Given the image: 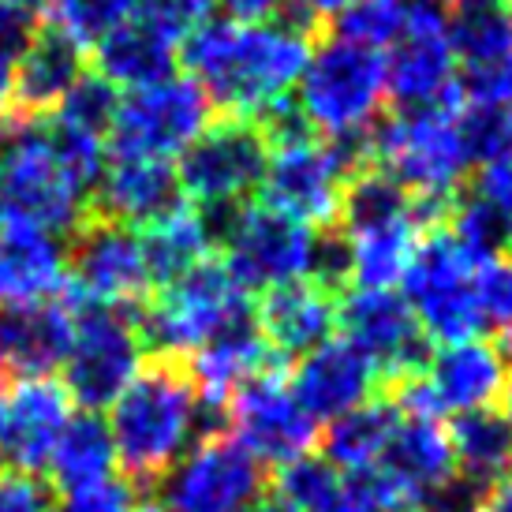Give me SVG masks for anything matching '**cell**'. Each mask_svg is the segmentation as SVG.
<instances>
[{"instance_id":"obj_1","label":"cell","mask_w":512,"mask_h":512,"mask_svg":"<svg viewBox=\"0 0 512 512\" xmlns=\"http://www.w3.org/2000/svg\"><path fill=\"white\" fill-rule=\"evenodd\" d=\"M311 45L288 23H202L184 42V64L217 116L255 120L288 101Z\"/></svg>"},{"instance_id":"obj_2","label":"cell","mask_w":512,"mask_h":512,"mask_svg":"<svg viewBox=\"0 0 512 512\" xmlns=\"http://www.w3.org/2000/svg\"><path fill=\"white\" fill-rule=\"evenodd\" d=\"M199 430V393L191 382L184 356L150 352L139 363L120 397L109 404V434L124 475L143 490L169 475V468L187 453V441Z\"/></svg>"},{"instance_id":"obj_3","label":"cell","mask_w":512,"mask_h":512,"mask_svg":"<svg viewBox=\"0 0 512 512\" xmlns=\"http://www.w3.org/2000/svg\"><path fill=\"white\" fill-rule=\"evenodd\" d=\"M299 113L326 143L367 135L385 116V60L374 49L322 34L299 75Z\"/></svg>"},{"instance_id":"obj_4","label":"cell","mask_w":512,"mask_h":512,"mask_svg":"<svg viewBox=\"0 0 512 512\" xmlns=\"http://www.w3.org/2000/svg\"><path fill=\"white\" fill-rule=\"evenodd\" d=\"M86 202L90 195L60 161L49 124H8L0 139V228L72 232Z\"/></svg>"},{"instance_id":"obj_5","label":"cell","mask_w":512,"mask_h":512,"mask_svg":"<svg viewBox=\"0 0 512 512\" xmlns=\"http://www.w3.org/2000/svg\"><path fill=\"white\" fill-rule=\"evenodd\" d=\"M449 105L385 113L367 131V161L389 172L412 199H456L471 161Z\"/></svg>"},{"instance_id":"obj_6","label":"cell","mask_w":512,"mask_h":512,"mask_svg":"<svg viewBox=\"0 0 512 512\" xmlns=\"http://www.w3.org/2000/svg\"><path fill=\"white\" fill-rule=\"evenodd\" d=\"M243 318H251V299L232 281V273L217 255L199 262L180 281L157 288V296L135 307L146 352L184 359Z\"/></svg>"},{"instance_id":"obj_7","label":"cell","mask_w":512,"mask_h":512,"mask_svg":"<svg viewBox=\"0 0 512 512\" xmlns=\"http://www.w3.org/2000/svg\"><path fill=\"white\" fill-rule=\"evenodd\" d=\"M359 165H367V135L348 143H326L311 135V139L270 146L258 195H262V206L292 217L311 232H333L344 180Z\"/></svg>"},{"instance_id":"obj_8","label":"cell","mask_w":512,"mask_h":512,"mask_svg":"<svg viewBox=\"0 0 512 512\" xmlns=\"http://www.w3.org/2000/svg\"><path fill=\"white\" fill-rule=\"evenodd\" d=\"M270 143L247 116H214L180 154L176 184L184 202L202 214H232L262 187Z\"/></svg>"},{"instance_id":"obj_9","label":"cell","mask_w":512,"mask_h":512,"mask_svg":"<svg viewBox=\"0 0 512 512\" xmlns=\"http://www.w3.org/2000/svg\"><path fill=\"white\" fill-rule=\"evenodd\" d=\"M475 273L479 266L460 251V243L445 225L430 228L415 240L412 262L400 285L408 292L404 303L412 307L427 341H438L445 348L475 341V333L483 329V314L475 299Z\"/></svg>"},{"instance_id":"obj_10","label":"cell","mask_w":512,"mask_h":512,"mask_svg":"<svg viewBox=\"0 0 512 512\" xmlns=\"http://www.w3.org/2000/svg\"><path fill=\"white\" fill-rule=\"evenodd\" d=\"M75 299V329L72 348L64 359V389L68 397L79 400L83 412L109 408L120 389L135 378L139 363L146 359L135 307H101Z\"/></svg>"},{"instance_id":"obj_11","label":"cell","mask_w":512,"mask_h":512,"mask_svg":"<svg viewBox=\"0 0 512 512\" xmlns=\"http://www.w3.org/2000/svg\"><path fill=\"white\" fill-rule=\"evenodd\" d=\"M270 486L266 471L228 430L202 434L150 498L161 512H243Z\"/></svg>"},{"instance_id":"obj_12","label":"cell","mask_w":512,"mask_h":512,"mask_svg":"<svg viewBox=\"0 0 512 512\" xmlns=\"http://www.w3.org/2000/svg\"><path fill=\"white\" fill-rule=\"evenodd\" d=\"M217 236L225 243V270L232 281L251 296V292H266V288L288 285V281H303L311 277L314 266V240L318 232L303 228L292 217L277 214L270 206H240L225 214Z\"/></svg>"},{"instance_id":"obj_13","label":"cell","mask_w":512,"mask_h":512,"mask_svg":"<svg viewBox=\"0 0 512 512\" xmlns=\"http://www.w3.org/2000/svg\"><path fill=\"white\" fill-rule=\"evenodd\" d=\"M214 116V105L191 75H172L169 83H157L120 101L109 131V157L169 161L184 154Z\"/></svg>"},{"instance_id":"obj_14","label":"cell","mask_w":512,"mask_h":512,"mask_svg":"<svg viewBox=\"0 0 512 512\" xmlns=\"http://www.w3.org/2000/svg\"><path fill=\"white\" fill-rule=\"evenodd\" d=\"M505 359L494 344L464 341L441 348L430 356L423 374L389 389L385 397L400 408V415L415 419H441V415L486 412L501 400L505 389Z\"/></svg>"},{"instance_id":"obj_15","label":"cell","mask_w":512,"mask_h":512,"mask_svg":"<svg viewBox=\"0 0 512 512\" xmlns=\"http://www.w3.org/2000/svg\"><path fill=\"white\" fill-rule=\"evenodd\" d=\"M68 288L86 303L139 307L150 299V273L143 262L139 232L86 210L64 243Z\"/></svg>"},{"instance_id":"obj_16","label":"cell","mask_w":512,"mask_h":512,"mask_svg":"<svg viewBox=\"0 0 512 512\" xmlns=\"http://www.w3.org/2000/svg\"><path fill=\"white\" fill-rule=\"evenodd\" d=\"M337 329L378 370V393L404 385L430 363L427 333L419 329L404 296L348 288L337 299Z\"/></svg>"},{"instance_id":"obj_17","label":"cell","mask_w":512,"mask_h":512,"mask_svg":"<svg viewBox=\"0 0 512 512\" xmlns=\"http://www.w3.org/2000/svg\"><path fill=\"white\" fill-rule=\"evenodd\" d=\"M228 434L240 441L258 464L285 468L318 445L314 419L296 404L285 374H262L240 385L225 404Z\"/></svg>"},{"instance_id":"obj_18","label":"cell","mask_w":512,"mask_h":512,"mask_svg":"<svg viewBox=\"0 0 512 512\" xmlns=\"http://www.w3.org/2000/svg\"><path fill=\"white\" fill-rule=\"evenodd\" d=\"M72 419V397L53 378L8 385L0 393V456L19 475L45 479L60 430Z\"/></svg>"},{"instance_id":"obj_19","label":"cell","mask_w":512,"mask_h":512,"mask_svg":"<svg viewBox=\"0 0 512 512\" xmlns=\"http://www.w3.org/2000/svg\"><path fill=\"white\" fill-rule=\"evenodd\" d=\"M57 296L34 307H0V389L38 382L64 367L72 348L75 299Z\"/></svg>"},{"instance_id":"obj_20","label":"cell","mask_w":512,"mask_h":512,"mask_svg":"<svg viewBox=\"0 0 512 512\" xmlns=\"http://www.w3.org/2000/svg\"><path fill=\"white\" fill-rule=\"evenodd\" d=\"M288 389L314 423L318 419L333 423L359 404H367L370 397H378V370L370 367V359L356 344L337 337V341L318 344L314 352L299 356Z\"/></svg>"},{"instance_id":"obj_21","label":"cell","mask_w":512,"mask_h":512,"mask_svg":"<svg viewBox=\"0 0 512 512\" xmlns=\"http://www.w3.org/2000/svg\"><path fill=\"white\" fill-rule=\"evenodd\" d=\"M86 72L83 49L53 23L34 34L12 68V109L8 124H38L60 109L68 90Z\"/></svg>"},{"instance_id":"obj_22","label":"cell","mask_w":512,"mask_h":512,"mask_svg":"<svg viewBox=\"0 0 512 512\" xmlns=\"http://www.w3.org/2000/svg\"><path fill=\"white\" fill-rule=\"evenodd\" d=\"M337 299L341 296H333L311 277L266 288L255 303V329L281 359L307 356L318 344L333 341Z\"/></svg>"},{"instance_id":"obj_23","label":"cell","mask_w":512,"mask_h":512,"mask_svg":"<svg viewBox=\"0 0 512 512\" xmlns=\"http://www.w3.org/2000/svg\"><path fill=\"white\" fill-rule=\"evenodd\" d=\"M288 359H281L255 329V318H243L236 326L221 329L214 341H206L187 356V370L199 393L202 408L225 412L228 397L262 374H285Z\"/></svg>"},{"instance_id":"obj_24","label":"cell","mask_w":512,"mask_h":512,"mask_svg":"<svg viewBox=\"0 0 512 512\" xmlns=\"http://www.w3.org/2000/svg\"><path fill=\"white\" fill-rule=\"evenodd\" d=\"M180 184L169 161H146V157H105L101 180L86 210L109 217L116 225H150L172 206H180Z\"/></svg>"},{"instance_id":"obj_25","label":"cell","mask_w":512,"mask_h":512,"mask_svg":"<svg viewBox=\"0 0 512 512\" xmlns=\"http://www.w3.org/2000/svg\"><path fill=\"white\" fill-rule=\"evenodd\" d=\"M64 243L38 228H0V307H34L64 296Z\"/></svg>"},{"instance_id":"obj_26","label":"cell","mask_w":512,"mask_h":512,"mask_svg":"<svg viewBox=\"0 0 512 512\" xmlns=\"http://www.w3.org/2000/svg\"><path fill=\"white\" fill-rule=\"evenodd\" d=\"M98 53V75L105 83L124 86L131 94L139 90H150L157 83H169L176 75V64H180V45L161 38L157 30L143 27L139 19H128L94 45Z\"/></svg>"},{"instance_id":"obj_27","label":"cell","mask_w":512,"mask_h":512,"mask_svg":"<svg viewBox=\"0 0 512 512\" xmlns=\"http://www.w3.org/2000/svg\"><path fill=\"white\" fill-rule=\"evenodd\" d=\"M139 247H143L150 285L165 288L210 258L214 228H210V217L202 210H195L191 202H180L139 232Z\"/></svg>"},{"instance_id":"obj_28","label":"cell","mask_w":512,"mask_h":512,"mask_svg":"<svg viewBox=\"0 0 512 512\" xmlns=\"http://www.w3.org/2000/svg\"><path fill=\"white\" fill-rule=\"evenodd\" d=\"M449 441L456 456V479H464L475 498L512 479V427L501 419V412L486 408L456 415Z\"/></svg>"},{"instance_id":"obj_29","label":"cell","mask_w":512,"mask_h":512,"mask_svg":"<svg viewBox=\"0 0 512 512\" xmlns=\"http://www.w3.org/2000/svg\"><path fill=\"white\" fill-rule=\"evenodd\" d=\"M116 449L109 423L98 412H79L68 419V427L60 430L53 456H49V468H45V486L53 494L75 490V486L101 483L113 475Z\"/></svg>"},{"instance_id":"obj_30","label":"cell","mask_w":512,"mask_h":512,"mask_svg":"<svg viewBox=\"0 0 512 512\" xmlns=\"http://www.w3.org/2000/svg\"><path fill=\"white\" fill-rule=\"evenodd\" d=\"M397 423L400 408L385 393H378L367 404H359L348 415L329 423V430L318 438L322 441L318 445L322 460L333 464L337 471H348V475H367L378 464V456H382L389 434L397 430Z\"/></svg>"},{"instance_id":"obj_31","label":"cell","mask_w":512,"mask_h":512,"mask_svg":"<svg viewBox=\"0 0 512 512\" xmlns=\"http://www.w3.org/2000/svg\"><path fill=\"white\" fill-rule=\"evenodd\" d=\"M415 240H419V232H415L412 221H393V225H378L367 228V232L344 236L352 288H359V292H393V285L404 281Z\"/></svg>"},{"instance_id":"obj_32","label":"cell","mask_w":512,"mask_h":512,"mask_svg":"<svg viewBox=\"0 0 512 512\" xmlns=\"http://www.w3.org/2000/svg\"><path fill=\"white\" fill-rule=\"evenodd\" d=\"M404 23H408V0H348L333 15L329 34L378 53L404 34Z\"/></svg>"},{"instance_id":"obj_33","label":"cell","mask_w":512,"mask_h":512,"mask_svg":"<svg viewBox=\"0 0 512 512\" xmlns=\"http://www.w3.org/2000/svg\"><path fill=\"white\" fill-rule=\"evenodd\" d=\"M116 109H120V98H116V86L105 83L98 72L86 68L79 75V83L68 90V98L60 101V109L49 120L60 124L68 131H79V135H90V139H105L113 131Z\"/></svg>"},{"instance_id":"obj_34","label":"cell","mask_w":512,"mask_h":512,"mask_svg":"<svg viewBox=\"0 0 512 512\" xmlns=\"http://www.w3.org/2000/svg\"><path fill=\"white\" fill-rule=\"evenodd\" d=\"M456 128H460L464 154L471 165H494L512 154V101L464 105L456 113Z\"/></svg>"},{"instance_id":"obj_35","label":"cell","mask_w":512,"mask_h":512,"mask_svg":"<svg viewBox=\"0 0 512 512\" xmlns=\"http://www.w3.org/2000/svg\"><path fill=\"white\" fill-rule=\"evenodd\" d=\"M135 0H53V27L64 30L79 49H94L120 23H128Z\"/></svg>"},{"instance_id":"obj_36","label":"cell","mask_w":512,"mask_h":512,"mask_svg":"<svg viewBox=\"0 0 512 512\" xmlns=\"http://www.w3.org/2000/svg\"><path fill=\"white\" fill-rule=\"evenodd\" d=\"M475 299L483 314V329H494V348L512 363V251H501L475 273Z\"/></svg>"},{"instance_id":"obj_37","label":"cell","mask_w":512,"mask_h":512,"mask_svg":"<svg viewBox=\"0 0 512 512\" xmlns=\"http://www.w3.org/2000/svg\"><path fill=\"white\" fill-rule=\"evenodd\" d=\"M344 483V475L333 464H326L322 456H299L292 464L277 471V494H285L299 512H314L322 509L333 494H337V486Z\"/></svg>"},{"instance_id":"obj_38","label":"cell","mask_w":512,"mask_h":512,"mask_svg":"<svg viewBox=\"0 0 512 512\" xmlns=\"http://www.w3.org/2000/svg\"><path fill=\"white\" fill-rule=\"evenodd\" d=\"M139 501H143V490L128 475H109L101 483L53 494L49 512H135Z\"/></svg>"},{"instance_id":"obj_39","label":"cell","mask_w":512,"mask_h":512,"mask_svg":"<svg viewBox=\"0 0 512 512\" xmlns=\"http://www.w3.org/2000/svg\"><path fill=\"white\" fill-rule=\"evenodd\" d=\"M206 15H210V0H135L131 19L180 45L206 23Z\"/></svg>"},{"instance_id":"obj_40","label":"cell","mask_w":512,"mask_h":512,"mask_svg":"<svg viewBox=\"0 0 512 512\" xmlns=\"http://www.w3.org/2000/svg\"><path fill=\"white\" fill-rule=\"evenodd\" d=\"M471 191L494 210V217L501 221V232H505L509 251H512V154L494 161V165H483V172H479V180H475Z\"/></svg>"},{"instance_id":"obj_41","label":"cell","mask_w":512,"mask_h":512,"mask_svg":"<svg viewBox=\"0 0 512 512\" xmlns=\"http://www.w3.org/2000/svg\"><path fill=\"white\" fill-rule=\"evenodd\" d=\"M53 490L45 479L34 475H19V471H0V512H49Z\"/></svg>"},{"instance_id":"obj_42","label":"cell","mask_w":512,"mask_h":512,"mask_svg":"<svg viewBox=\"0 0 512 512\" xmlns=\"http://www.w3.org/2000/svg\"><path fill=\"white\" fill-rule=\"evenodd\" d=\"M348 0H285V8H281V23H288L292 30L299 34H307L311 42H318L322 34L329 30L333 23V15L341 12Z\"/></svg>"},{"instance_id":"obj_43","label":"cell","mask_w":512,"mask_h":512,"mask_svg":"<svg viewBox=\"0 0 512 512\" xmlns=\"http://www.w3.org/2000/svg\"><path fill=\"white\" fill-rule=\"evenodd\" d=\"M38 30H42V23H38L34 15L0 4V57L19 60V53L34 42V34H38Z\"/></svg>"},{"instance_id":"obj_44","label":"cell","mask_w":512,"mask_h":512,"mask_svg":"<svg viewBox=\"0 0 512 512\" xmlns=\"http://www.w3.org/2000/svg\"><path fill=\"white\" fill-rule=\"evenodd\" d=\"M314 512H385V509L378 505V498H374V490H370V483L363 475H348L337 486V494Z\"/></svg>"},{"instance_id":"obj_45","label":"cell","mask_w":512,"mask_h":512,"mask_svg":"<svg viewBox=\"0 0 512 512\" xmlns=\"http://www.w3.org/2000/svg\"><path fill=\"white\" fill-rule=\"evenodd\" d=\"M210 4L228 15V23H266L285 8V0H210Z\"/></svg>"},{"instance_id":"obj_46","label":"cell","mask_w":512,"mask_h":512,"mask_svg":"<svg viewBox=\"0 0 512 512\" xmlns=\"http://www.w3.org/2000/svg\"><path fill=\"white\" fill-rule=\"evenodd\" d=\"M12 57H0V139L8 131V109H12Z\"/></svg>"},{"instance_id":"obj_47","label":"cell","mask_w":512,"mask_h":512,"mask_svg":"<svg viewBox=\"0 0 512 512\" xmlns=\"http://www.w3.org/2000/svg\"><path fill=\"white\" fill-rule=\"evenodd\" d=\"M243 512H299V509L285 498V494H277L273 486H266V490H262V494H258V498L251 501Z\"/></svg>"},{"instance_id":"obj_48","label":"cell","mask_w":512,"mask_h":512,"mask_svg":"<svg viewBox=\"0 0 512 512\" xmlns=\"http://www.w3.org/2000/svg\"><path fill=\"white\" fill-rule=\"evenodd\" d=\"M483 512H512V479L498 483L483 501Z\"/></svg>"},{"instance_id":"obj_49","label":"cell","mask_w":512,"mask_h":512,"mask_svg":"<svg viewBox=\"0 0 512 512\" xmlns=\"http://www.w3.org/2000/svg\"><path fill=\"white\" fill-rule=\"evenodd\" d=\"M0 4H8V8H19V12L34 15V19H42L45 12H53V0H0Z\"/></svg>"},{"instance_id":"obj_50","label":"cell","mask_w":512,"mask_h":512,"mask_svg":"<svg viewBox=\"0 0 512 512\" xmlns=\"http://www.w3.org/2000/svg\"><path fill=\"white\" fill-rule=\"evenodd\" d=\"M498 404H501V419H505V423L512 427V374L505 378V389H501V400H498Z\"/></svg>"},{"instance_id":"obj_51","label":"cell","mask_w":512,"mask_h":512,"mask_svg":"<svg viewBox=\"0 0 512 512\" xmlns=\"http://www.w3.org/2000/svg\"><path fill=\"white\" fill-rule=\"evenodd\" d=\"M423 512H483V501H464V505H427Z\"/></svg>"},{"instance_id":"obj_52","label":"cell","mask_w":512,"mask_h":512,"mask_svg":"<svg viewBox=\"0 0 512 512\" xmlns=\"http://www.w3.org/2000/svg\"><path fill=\"white\" fill-rule=\"evenodd\" d=\"M135 512H161V509H157V501H154V498H143Z\"/></svg>"},{"instance_id":"obj_53","label":"cell","mask_w":512,"mask_h":512,"mask_svg":"<svg viewBox=\"0 0 512 512\" xmlns=\"http://www.w3.org/2000/svg\"><path fill=\"white\" fill-rule=\"evenodd\" d=\"M501 4H505V8H509V12H512V0H501Z\"/></svg>"}]
</instances>
